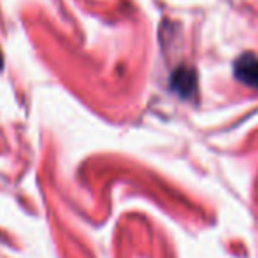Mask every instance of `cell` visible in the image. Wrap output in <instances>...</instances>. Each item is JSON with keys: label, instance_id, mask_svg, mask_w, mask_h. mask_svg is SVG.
I'll list each match as a JSON object with an SVG mask.
<instances>
[{"label": "cell", "instance_id": "1", "mask_svg": "<svg viewBox=\"0 0 258 258\" xmlns=\"http://www.w3.org/2000/svg\"><path fill=\"white\" fill-rule=\"evenodd\" d=\"M234 76L244 85L258 88V56L253 53H244L235 60Z\"/></svg>", "mask_w": 258, "mask_h": 258}, {"label": "cell", "instance_id": "2", "mask_svg": "<svg viewBox=\"0 0 258 258\" xmlns=\"http://www.w3.org/2000/svg\"><path fill=\"white\" fill-rule=\"evenodd\" d=\"M170 86L179 93L181 97L188 99L191 97V93L197 90V76L191 69L188 67H179L177 71H174L172 78H170Z\"/></svg>", "mask_w": 258, "mask_h": 258}]
</instances>
